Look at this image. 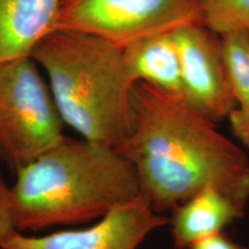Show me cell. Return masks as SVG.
Here are the masks:
<instances>
[{"label":"cell","mask_w":249,"mask_h":249,"mask_svg":"<svg viewBox=\"0 0 249 249\" xmlns=\"http://www.w3.org/2000/svg\"><path fill=\"white\" fill-rule=\"evenodd\" d=\"M133 104V129L117 150L133 165L141 193L158 213L210 186L246 207L249 158L216 123L147 82L134 86Z\"/></svg>","instance_id":"1"},{"label":"cell","mask_w":249,"mask_h":249,"mask_svg":"<svg viewBox=\"0 0 249 249\" xmlns=\"http://www.w3.org/2000/svg\"><path fill=\"white\" fill-rule=\"evenodd\" d=\"M11 203L17 231L86 223L141 194L135 169L117 149L65 136L17 173Z\"/></svg>","instance_id":"2"},{"label":"cell","mask_w":249,"mask_h":249,"mask_svg":"<svg viewBox=\"0 0 249 249\" xmlns=\"http://www.w3.org/2000/svg\"><path fill=\"white\" fill-rule=\"evenodd\" d=\"M31 58L48 74L64 124L98 144H123L133 129L136 85L124 49L87 34L52 31Z\"/></svg>","instance_id":"3"},{"label":"cell","mask_w":249,"mask_h":249,"mask_svg":"<svg viewBox=\"0 0 249 249\" xmlns=\"http://www.w3.org/2000/svg\"><path fill=\"white\" fill-rule=\"evenodd\" d=\"M50 87L31 57L0 64V158L17 174L65 135Z\"/></svg>","instance_id":"4"},{"label":"cell","mask_w":249,"mask_h":249,"mask_svg":"<svg viewBox=\"0 0 249 249\" xmlns=\"http://www.w3.org/2000/svg\"><path fill=\"white\" fill-rule=\"evenodd\" d=\"M203 23L198 0H60L53 31L91 35L124 49Z\"/></svg>","instance_id":"5"},{"label":"cell","mask_w":249,"mask_h":249,"mask_svg":"<svg viewBox=\"0 0 249 249\" xmlns=\"http://www.w3.org/2000/svg\"><path fill=\"white\" fill-rule=\"evenodd\" d=\"M169 223L141 193L114 207L88 229L43 236H27L17 231L0 249H138L149 234Z\"/></svg>","instance_id":"6"},{"label":"cell","mask_w":249,"mask_h":249,"mask_svg":"<svg viewBox=\"0 0 249 249\" xmlns=\"http://www.w3.org/2000/svg\"><path fill=\"white\" fill-rule=\"evenodd\" d=\"M178 48L183 101L208 119H227L238 107L224 66L220 36L203 23L173 31Z\"/></svg>","instance_id":"7"},{"label":"cell","mask_w":249,"mask_h":249,"mask_svg":"<svg viewBox=\"0 0 249 249\" xmlns=\"http://www.w3.org/2000/svg\"><path fill=\"white\" fill-rule=\"evenodd\" d=\"M60 0H0V64L31 53L53 31Z\"/></svg>","instance_id":"8"},{"label":"cell","mask_w":249,"mask_h":249,"mask_svg":"<svg viewBox=\"0 0 249 249\" xmlns=\"http://www.w3.org/2000/svg\"><path fill=\"white\" fill-rule=\"evenodd\" d=\"M244 205L214 187H207L173 209L170 220L174 246L191 249L209 236L219 234L244 216Z\"/></svg>","instance_id":"9"},{"label":"cell","mask_w":249,"mask_h":249,"mask_svg":"<svg viewBox=\"0 0 249 249\" xmlns=\"http://www.w3.org/2000/svg\"><path fill=\"white\" fill-rule=\"evenodd\" d=\"M136 82H147L183 101L181 65L173 33H164L124 49Z\"/></svg>","instance_id":"10"},{"label":"cell","mask_w":249,"mask_h":249,"mask_svg":"<svg viewBox=\"0 0 249 249\" xmlns=\"http://www.w3.org/2000/svg\"><path fill=\"white\" fill-rule=\"evenodd\" d=\"M227 79L238 105L249 103V31L236 30L220 36Z\"/></svg>","instance_id":"11"},{"label":"cell","mask_w":249,"mask_h":249,"mask_svg":"<svg viewBox=\"0 0 249 249\" xmlns=\"http://www.w3.org/2000/svg\"><path fill=\"white\" fill-rule=\"evenodd\" d=\"M202 21L217 35L249 31V0H198Z\"/></svg>","instance_id":"12"},{"label":"cell","mask_w":249,"mask_h":249,"mask_svg":"<svg viewBox=\"0 0 249 249\" xmlns=\"http://www.w3.org/2000/svg\"><path fill=\"white\" fill-rule=\"evenodd\" d=\"M14 232L17 229L12 213L11 191L0 176V247Z\"/></svg>","instance_id":"13"},{"label":"cell","mask_w":249,"mask_h":249,"mask_svg":"<svg viewBox=\"0 0 249 249\" xmlns=\"http://www.w3.org/2000/svg\"><path fill=\"white\" fill-rule=\"evenodd\" d=\"M227 119L233 135L240 141L244 147L249 149V103L238 105L230 113Z\"/></svg>","instance_id":"14"},{"label":"cell","mask_w":249,"mask_h":249,"mask_svg":"<svg viewBox=\"0 0 249 249\" xmlns=\"http://www.w3.org/2000/svg\"><path fill=\"white\" fill-rule=\"evenodd\" d=\"M191 249H247L238 242L231 240L227 236L219 234L209 236L193 246Z\"/></svg>","instance_id":"15"}]
</instances>
